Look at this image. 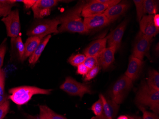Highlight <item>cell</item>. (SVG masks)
Masks as SVG:
<instances>
[{
  "label": "cell",
  "instance_id": "cell-39",
  "mask_svg": "<svg viewBox=\"0 0 159 119\" xmlns=\"http://www.w3.org/2000/svg\"><path fill=\"white\" fill-rule=\"evenodd\" d=\"M128 119H143V118H141L139 116H131V115H126Z\"/></svg>",
  "mask_w": 159,
  "mask_h": 119
},
{
  "label": "cell",
  "instance_id": "cell-4",
  "mask_svg": "<svg viewBox=\"0 0 159 119\" xmlns=\"http://www.w3.org/2000/svg\"><path fill=\"white\" fill-rule=\"evenodd\" d=\"M133 86V81L124 74L115 82L111 89V100L119 105L124 102Z\"/></svg>",
  "mask_w": 159,
  "mask_h": 119
},
{
  "label": "cell",
  "instance_id": "cell-25",
  "mask_svg": "<svg viewBox=\"0 0 159 119\" xmlns=\"http://www.w3.org/2000/svg\"><path fill=\"white\" fill-rule=\"evenodd\" d=\"M16 2V1H0V17L8 16Z\"/></svg>",
  "mask_w": 159,
  "mask_h": 119
},
{
  "label": "cell",
  "instance_id": "cell-13",
  "mask_svg": "<svg viewBox=\"0 0 159 119\" xmlns=\"http://www.w3.org/2000/svg\"><path fill=\"white\" fill-rule=\"evenodd\" d=\"M84 23L86 28L90 32L91 30L102 28L111 23L103 13L96 16L84 18Z\"/></svg>",
  "mask_w": 159,
  "mask_h": 119
},
{
  "label": "cell",
  "instance_id": "cell-14",
  "mask_svg": "<svg viewBox=\"0 0 159 119\" xmlns=\"http://www.w3.org/2000/svg\"><path fill=\"white\" fill-rule=\"evenodd\" d=\"M143 66V62L138 58L131 55L128 68L125 75L134 82L140 76Z\"/></svg>",
  "mask_w": 159,
  "mask_h": 119
},
{
  "label": "cell",
  "instance_id": "cell-6",
  "mask_svg": "<svg viewBox=\"0 0 159 119\" xmlns=\"http://www.w3.org/2000/svg\"><path fill=\"white\" fill-rule=\"evenodd\" d=\"M152 40L153 38L148 37L140 31L136 37L132 56L142 61L144 56L151 59L150 48Z\"/></svg>",
  "mask_w": 159,
  "mask_h": 119
},
{
  "label": "cell",
  "instance_id": "cell-21",
  "mask_svg": "<svg viewBox=\"0 0 159 119\" xmlns=\"http://www.w3.org/2000/svg\"><path fill=\"white\" fill-rule=\"evenodd\" d=\"M39 108L40 113L38 119H67L62 115L57 114L46 105H40Z\"/></svg>",
  "mask_w": 159,
  "mask_h": 119
},
{
  "label": "cell",
  "instance_id": "cell-7",
  "mask_svg": "<svg viewBox=\"0 0 159 119\" xmlns=\"http://www.w3.org/2000/svg\"><path fill=\"white\" fill-rule=\"evenodd\" d=\"M60 89L68 94L79 96L81 98H83L85 94H92L88 85L79 83L70 77L66 78L65 81L60 86Z\"/></svg>",
  "mask_w": 159,
  "mask_h": 119
},
{
  "label": "cell",
  "instance_id": "cell-8",
  "mask_svg": "<svg viewBox=\"0 0 159 119\" xmlns=\"http://www.w3.org/2000/svg\"><path fill=\"white\" fill-rule=\"evenodd\" d=\"M2 21L5 24L8 36L16 38L20 31L19 13L18 9L11 11L6 16L2 18Z\"/></svg>",
  "mask_w": 159,
  "mask_h": 119
},
{
  "label": "cell",
  "instance_id": "cell-28",
  "mask_svg": "<svg viewBox=\"0 0 159 119\" xmlns=\"http://www.w3.org/2000/svg\"><path fill=\"white\" fill-rule=\"evenodd\" d=\"M134 2L136 8L137 19H138V21H140L144 14V13L143 1V0H134Z\"/></svg>",
  "mask_w": 159,
  "mask_h": 119
},
{
  "label": "cell",
  "instance_id": "cell-23",
  "mask_svg": "<svg viewBox=\"0 0 159 119\" xmlns=\"http://www.w3.org/2000/svg\"><path fill=\"white\" fill-rule=\"evenodd\" d=\"M146 83L150 87L159 91V73L158 71L153 69H150L148 72V80Z\"/></svg>",
  "mask_w": 159,
  "mask_h": 119
},
{
  "label": "cell",
  "instance_id": "cell-11",
  "mask_svg": "<svg viewBox=\"0 0 159 119\" xmlns=\"http://www.w3.org/2000/svg\"><path fill=\"white\" fill-rule=\"evenodd\" d=\"M100 98L102 101L103 111L100 116L93 117L91 119H115L119 106L111 100L107 99L102 94H100Z\"/></svg>",
  "mask_w": 159,
  "mask_h": 119
},
{
  "label": "cell",
  "instance_id": "cell-12",
  "mask_svg": "<svg viewBox=\"0 0 159 119\" xmlns=\"http://www.w3.org/2000/svg\"><path fill=\"white\" fill-rule=\"evenodd\" d=\"M154 16H143L139 21L140 32L151 38H153L159 32V29L155 26L153 22Z\"/></svg>",
  "mask_w": 159,
  "mask_h": 119
},
{
  "label": "cell",
  "instance_id": "cell-30",
  "mask_svg": "<svg viewBox=\"0 0 159 119\" xmlns=\"http://www.w3.org/2000/svg\"><path fill=\"white\" fill-rule=\"evenodd\" d=\"M91 109L93 111L94 114H95V116L98 117L102 115L103 111V105L102 101L100 98L93 104Z\"/></svg>",
  "mask_w": 159,
  "mask_h": 119
},
{
  "label": "cell",
  "instance_id": "cell-5",
  "mask_svg": "<svg viewBox=\"0 0 159 119\" xmlns=\"http://www.w3.org/2000/svg\"><path fill=\"white\" fill-rule=\"evenodd\" d=\"M59 25H60V21L57 17L53 19L43 21L29 30L27 35L30 37L41 35H48L52 33L58 34Z\"/></svg>",
  "mask_w": 159,
  "mask_h": 119
},
{
  "label": "cell",
  "instance_id": "cell-18",
  "mask_svg": "<svg viewBox=\"0 0 159 119\" xmlns=\"http://www.w3.org/2000/svg\"><path fill=\"white\" fill-rule=\"evenodd\" d=\"M116 49L113 46L106 48L101 55L98 57L99 65L103 70L108 69L115 60V52Z\"/></svg>",
  "mask_w": 159,
  "mask_h": 119
},
{
  "label": "cell",
  "instance_id": "cell-40",
  "mask_svg": "<svg viewBox=\"0 0 159 119\" xmlns=\"http://www.w3.org/2000/svg\"><path fill=\"white\" fill-rule=\"evenodd\" d=\"M117 119H128V117H127L126 115H121V116H119Z\"/></svg>",
  "mask_w": 159,
  "mask_h": 119
},
{
  "label": "cell",
  "instance_id": "cell-35",
  "mask_svg": "<svg viewBox=\"0 0 159 119\" xmlns=\"http://www.w3.org/2000/svg\"><path fill=\"white\" fill-rule=\"evenodd\" d=\"M98 1L109 8L120 3V0H98Z\"/></svg>",
  "mask_w": 159,
  "mask_h": 119
},
{
  "label": "cell",
  "instance_id": "cell-19",
  "mask_svg": "<svg viewBox=\"0 0 159 119\" xmlns=\"http://www.w3.org/2000/svg\"><path fill=\"white\" fill-rule=\"evenodd\" d=\"M46 35L29 37L25 43V53L24 61L30 57L40 44L41 41L46 36Z\"/></svg>",
  "mask_w": 159,
  "mask_h": 119
},
{
  "label": "cell",
  "instance_id": "cell-26",
  "mask_svg": "<svg viewBox=\"0 0 159 119\" xmlns=\"http://www.w3.org/2000/svg\"><path fill=\"white\" fill-rule=\"evenodd\" d=\"M5 72L3 70H0V105L8 99L5 93Z\"/></svg>",
  "mask_w": 159,
  "mask_h": 119
},
{
  "label": "cell",
  "instance_id": "cell-15",
  "mask_svg": "<svg viewBox=\"0 0 159 119\" xmlns=\"http://www.w3.org/2000/svg\"><path fill=\"white\" fill-rule=\"evenodd\" d=\"M108 8L107 6L99 2L98 0L92 1L86 3L81 15L84 18L89 17L103 13Z\"/></svg>",
  "mask_w": 159,
  "mask_h": 119
},
{
  "label": "cell",
  "instance_id": "cell-36",
  "mask_svg": "<svg viewBox=\"0 0 159 119\" xmlns=\"http://www.w3.org/2000/svg\"><path fill=\"white\" fill-rule=\"evenodd\" d=\"M89 71V70L87 68L86 66L84 63L80 64L77 66V73L78 74L82 75L83 76H85Z\"/></svg>",
  "mask_w": 159,
  "mask_h": 119
},
{
  "label": "cell",
  "instance_id": "cell-17",
  "mask_svg": "<svg viewBox=\"0 0 159 119\" xmlns=\"http://www.w3.org/2000/svg\"><path fill=\"white\" fill-rule=\"evenodd\" d=\"M129 6V4L128 2H121L108 8L103 13L111 23H112L124 14L128 10Z\"/></svg>",
  "mask_w": 159,
  "mask_h": 119
},
{
  "label": "cell",
  "instance_id": "cell-16",
  "mask_svg": "<svg viewBox=\"0 0 159 119\" xmlns=\"http://www.w3.org/2000/svg\"><path fill=\"white\" fill-rule=\"evenodd\" d=\"M107 37L98 39L87 47L84 51L86 57H99L106 48Z\"/></svg>",
  "mask_w": 159,
  "mask_h": 119
},
{
  "label": "cell",
  "instance_id": "cell-24",
  "mask_svg": "<svg viewBox=\"0 0 159 119\" xmlns=\"http://www.w3.org/2000/svg\"><path fill=\"white\" fill-rule=\"evenodd\" d=\"M144 13L155 15L159 10V1L154 0L143 1Z\"/></svg>",
  "mask_w": 159,
  "mask_h": 119
},
{
  "label": "cell",
  "instance_id": "cell-1",
  "mask_svg": "<svg viewBox=\"0 0 159 119\" xmlns=\"http://www.w3.org/2000/svg\"><path fill=\"white\" fill-rule=\"evenodd\" d=\"M86 3L84 1L80 2L75 6L68 11L63 16L57 17L61 25L59 28V33L69 32L85 34L89 33L81 17L82 10Z\"/></svg>",
  "mask_w": 159,
  "mask_h": 119
},
{
  "label": "cell",
  "instance_id": "cell-3",
  "mask_svg": "<svg viewBox=\"0 0 159 119\" xmlns=\"http://www.w3.org/2000/svg\"><path fill=\"white\" fill-rule=\"evenodd\" d=\"M52 89H44L30 86H22L11 89L9 99L18 105H24L36 94H50Z\"/></svg>",
  "mask_w": 159,
  "mask_h": 119
},
{
  "label": "cell",
  "instance_id": "cell-34",
  "mask_svg": "<svg viewBox=\"0 0 159 119\" xmlns=\"http://www.w3.org/2000/svg\"><path fill=\"white\" fill-rule=\"evenodd\" d=\"M6 50H7V46H6V39H5L0 45V70L2 69V67L3 65Z\"/></svg>",
  "mask_w": 159,
  "mask_h": 119
},
{
  "label": "cell",
  "instance_id": "cell-33",
  "mask_svg": "<svg viewBox=\"0 0 159 119\" xmlns=\"http://www.w3.org/2000/svg\"><path fill=\"white\" fill-rule=\"evenodd\" d=\"M137 106L143 112V119H159V116L156 113H152L146 111L145 107L143 106H140V105H137Z\"/></svg>",
  "mask_w": 159,
  "mask_h": 119
},
{
  "label": "cell",
  "instance_id": "cell-38",
  "mask_svg": "<svg viewBox=\"0 0 159 119\" xmlns=\"http://www.w3.org/2000/svg\"><path fill=\"white\" fill-rule=\"evenodd\" d=\"M153 22L154 25L157 28L159 29V14H155L153 17Z\"/></svg>",
  "mask_w": 159,
  "mask_h": 119
},
{
  "label": "cell",
  "instance_id": "cell-27",
  "mask_svg": "<svg viewBox=\"0 0 159 119\" xmlns=\"http://www.w3.org/2000/svg\"><path fill=\"white\" fill-rule=\"evenodd\" d=\"M86 58V57L84 54H73L69 58L68 62L71 65L77 67L80 64L84 63Z\"/></svg>",
  "mask_w": 159,
  "mask_h": 119
},
{
  "label": "cell",
  "instance_id": "cell-29",
  "mask_svg": "<svg viewBox=\"0 0 159 119\" xmlns=\"http://www.w3.org/2000/svg\"><path fill=\"white\" fill-rule=\"evenodd\" d=\"M84 64L90 71L99 65L98 58L96 57H86Z\"/></svg>",
  "mask_w": 159,
  "mask_h": 119
},
{
  "label": "cell",
  "instance_id": "cell-32",
  "mask_svg": "<svg viewBox=\"0 0 159 119\" xmlns=\"http://www.w3.org/2000/svg\"><path fill=\"white\" fill-rule=\"evenodd\" d=\"M101 69V66L100 65H98V66H96V67L88 71L87 74L86 75L84 80V81H89V80L93 79L98 74V72L100 71Z\"/></svg>",
  "mask_w": 159,
  "mask_h": 119
},
{
  "label": "cell",
  "instance_id": "cell-22",
  "mask_svg": "<svg viewBox=\"0 0 159 119\" xmlns=\"http://www.w3.org/2000/svg\"><path fill=\"white\" fill-rule=\"evenodd\" d=\"M11 44L13 50L16 51L19 59L20 61H24L25 53V44L23 43L21 36L19 35L16 38H11Z\"/></svg>",
  "mask_w": 159,
  "mask_h": 119
},
{
  "label": "cell",
  "instance_id": "cell-31",
  "mask_svg": "<svg viewBox=\"0 0 159 119\" xmlns=\"http://www.w3.org/2000/svg\"><path fill=\"white\" fill-rule=\"evenodd\" d=\"M9 108L10 102L8 99L0 105V119H4L6 114L8 112Z\"/></svg>",
  "mask_w": 159,
  "mask_h": 119
},
{
  "label": "cell",
  "instance_id": "cell-2",
  "mask_svg": "<svg viewBox=\"0 0 159 119\" xmlns=\"http://www.w3.org/2000/svg\"><path fill=\"white\" fill-rule=\"evenodd\" d=\"M137 105L149 107L154 113L159 112V91L150 87L146 81H143L135 97Z\"/></svg>",
  "mask_w": 159,
  "mask_h": 119
},
{
  "label": "cell",
  "instance_id": "cell-20",
  "mask_svg": "<svg viewBox=\"0 0 159 119\" xmlns=\"http://www.w3.org/2000/svg\"><path fill=\"white\" fill-rule=\"evenodd\" d=\"M51 37V35H48L42 40L40 44L35 49L34 52L29 58V62L30 64L34 65L37 62Z\"/></svg>",
  "mask_w": 159,
  "mask_h": 119
},
{
  "label": "cell",
  "instance_id": "cell-10",
  "mask_svg": "<svg viewBox=\"0 0 159 119\" xmlns=\"http://www.w3.org/2000/svg\"><path fill=\"white\" fill-rule=\"evenodd\" d=\"M129 21V20L128 19L124 20V21H122L107 36L109 47L113 46L116 48V51L119 49L121 45L122 37Z\"/></svg>",
  "mask_w": 159,
  "mask_h": 119
},
{
  "label": "cell",
  "instance_id": "cell-37",
  "mask_svg": "<svg viewBox=\"0 0 159 119\" xmlns=\"http://www.w3.org/2000/svg\"><path fill=\"white\" fill-rule=\"evenodd\" d=\"M36 0H23V2L26 9H29L32 8L33 5L35 4Z\"/></svg>",
  "mask_w": 159,
  "mask_h": 119
},
{
  "label": "cell",
  "instance_id": "cell-9",
  "mask_svg": "<svg viewBox=\"0 0 159 119\" xmlns=\"http://www.w3.org/2000/svg\"><path fill=\"white\" fill-rule=\"evenodd\" d=\"M57 0H38L32 7L34 18L42 19L49 16L52 7L58 4Z\"/></svg>",
  "mask_w": 159,
  "mask_h": 119
}]
</instances>
